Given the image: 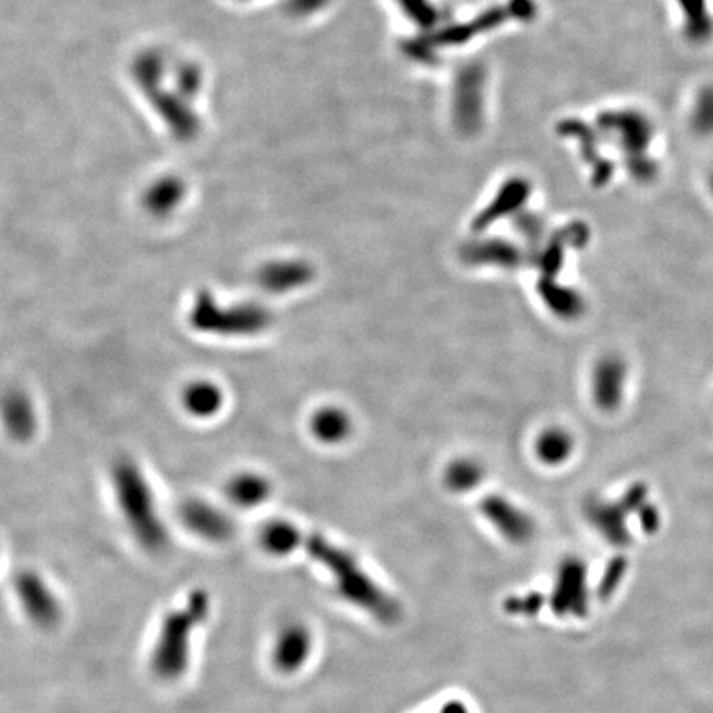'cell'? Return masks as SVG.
Masks as SVG:
<instances>
[{
	"label": "cell",
	"mask_w": 713,
	"mask_h": 713,
	"mask_svg": "<svg viewBox=\"0 0 713 713\" xmlns=\"http://www.w3.org/2000/svg\"><path fill=\"white\" fill-rule=\"evenodd\" d=\"M303 547L309 557L331 575L342 600L370 614L378 623H397L402 613L398 601L365 572L354 553L321 534L304 537Z\"/></svg>",
	"instance_id": "1"
},
{
	"label": "cell",
	"mask_w": 713,
	"mask_h": 713,
	"mask_svg": "<svg viewBox=\"0 0 713 713\" xmlns=\"http://www.w3.org/2000/svg\"><path fill=\"white\" fill-rule=\"evenodd\" d=\"M210 613V595L199 588L162 618L149 654V667L156 679L175 682L187 674L194 654L195 636L207 623Z\"/></svg>",
	"instance_id": "2"
},
{
	"label": "cell",
	"mask_w": 713,
	"mask_h": 713,
	"mask_svg": "<svg viewBox=\"0 0 713 713\" xmlns=\"http://www.w3.org/2000/svg\"><path fill=\"white\" fill-rule=\"evenodd\" d=\"M111 486L119 515L142 550L161 553L170 534L152 491L151 482L133 459H119L111 469Z\"/></svg>",
	"instance_id": "3"
},
{
	"label": "cell",
	"mask_w": 713,
	"mask_h": 713,
	"mask_svg": "<svg viewBox=\"0 0 713 713\" xmlns=\"http://www.w3.org/2000/svg\"><path fill=\"white\" fill-rule=\"evenodd\" d=\"M189 324L207 336L255 337L270 329L273 314L260 303H220L212 291L204 289L195 294Z\"/></svg>",
	"instance_id": "4"
},
{
	"label": "cell",
	"mask_w": 713,
	"mask_h": 713,
	"mask_svg": "<svg viewBox=\"0 0 713 713\" xmlns=\"http://www.w3.org/2000/svg\"><path fill=\"white\" fill-rule=\"evenodd\" d=\"M14 595L25 618L38 629L50 631L62 623L65 610L60 596L50 581L35 570H24L15 577Z\"/></svg>",
	"instance_id": "5"
},
{
	"label": "cell",
	"mask_w": 713,
	"mask_h": 713,
	"mask_svg": "<svg viewBox=\"0 0 713 713\" xmlns=\"http://www.w3.org/2000/svg\"><path fill=\"white\" fill-rule=\"evenodd\" d=\"M644 487L634 486L624 494L618 502L600 501L593 499L585 507V514L591 524L614 545L626 544L628 530H626V514L643 506L646 499Z\"/></svg>",
	"instance_id": "6"
},
{
	"label": "cell",
	"mask_w": 713,
	"mask_h": 713,
	"mask_svg": "<svg viewBox=\"0 0 713 713\" xmlns=\"http://www.w3.org/2000/svg\"><path fill=\"white\" fill-rule=\"evenodd\" d=\"M314 651V636L307 624L289 621L274 634L271 643V664L279 674L293 676L301 671Z\"/></svg>",
	"instance_id": "7"
},
{
	"label": "cell",
	"mask_w": 713,
	"mask_h": 713,
	"mask_svg": "<svg viewBox=\"0 0 713 713\" xmlns=\"http://www.w3.org/2000/svg\"><path fill=\"white\" fill-rule=\"evenodd\" d=\"M482 517L494 527L497 534L504 537L509 544H529L535 535V520L529 512L520 509L507 497L486 496L479 504Z\"/></svg>",
	"instance_id": "8"
},
{
	"label": "cell",
	"mask_w": 713,
	"mask_h": 713,
	"mask_svg": "<svg viewBox=\"0 0 713 713\" xmlns=\"http://www.w3.org/2000/svg\"><path fill=\"white\" fill-rule=\"evenodd\" d=\"M585 563L567 558L560 563L553 583L550 606L558 616H585L588 610Z\"/></svg>",
	"instance_id": "9"
},
{
	"label": "cell",
	"mask_w": 713,
	"mask_h": 713,
	"mask_svg": "<svg viewBox=\"0 0 713 713\" xmlns=\"http://www.w3.org/2000/svg\"><path fill=\"white\" fill-rule=\"evenodd\" d=\"M179 515L185 529L208 544H223L235 532L232 517L212 502L202 499L184 502Z\"/></svg>",
	"instance_id": "10"
},
{
	"label": "cell",
	"mask_w": 713,
	"mask_h": 713,
	"mask_svg": "<svg viewBox=\"0 0 713 713\" xmlns=\"http://www.w3.org/2000/svg\"><path fill=\"white\" fill-rule=\"evenodd\" d=\"M628 383V367L618 355H606L598 360L591 374V397L601 411L618 410L624 400Z\"/></svg>",
	"instance_id": "11"
},
{
	"label": "cell",
	"mask_w": 713,
	"mask_h": 713,
	"mask_svg": "<svg viewBox=\"0 0 713 713\" xmlns=\"http://www.w3.org/2000/svg\"><path fill=\"white\" fill-rule=\"evenodd\" d=\"M0 425L17 443H27L37 435L38 413L29 393L12 388L0 397Z\"/></svg>",
	"instance_id": "12"
},
{
	"label": "cell",
	"mask_w": 713,
	"mask_h": 713,
	"mask_svg": "<svg viewBox=\"0 0 713 713\" xmlns=\"http://www.w3.org/2000/svg\"><path fill=\"white\" fill-rule=\"evenodd\" d=\"M316 271L304 260H273L261 266L256 273V283L265 293L273 296L294 293L312 283Z\"/></svg>",
	"instance_id": "13"
},
{
	"label": "cell",
	"mask_w": 713,
	"mask_h": 713,
	"mask_svg": "<svg viewBox=\"0 0 713 713\" xmlns=\"http://www.w3.org/2000/svg\"><path fill=\"white\" fill-rule=\"evenodd\" d=\"M463 260L473 266H494L502 270H517L524 265V251L501 238L469 241L461 251Z\"/></svg>",
	"instance_id": "14"
},
{
	"label": "cell",
	"mask_w": 713,
	"mask_h": 713,
	"mask_svg": "<svg viewBox=\"0 0 713 713\" xmlns=\"http://www.w3.org/2000/svg\"><path fill=\"white\" fill-rule=\"evenodd\" d=\"M180 403L190 416L208 420L217 416L225 407V393L222 387L212 380L199 378L185 385L180 393Z\"/></svg>",
	"instance_id": "15"
},
{
	"label": "cell",
	"mask_w": 713,
	"mask_h": 713,
	"mask_svg": "<svg viewBox=\"0 0 713 713\" xmlns=\"http://www.w3.org/2000/svg\"><path fill=\"white\" fill-rule=\"evenodd\" d=\"M530 185L524 180H510L507 182L499 194L496 195V199L492 200L491 205H487L484 210H482L477 218H474L473 230L474 232H484L486 228L491 227L492 223L501 220V218L507 217V215H512V213L519 212L522 205L525 204V200L529 197Z\"/></svg>",
	"instance_id": "16"
},
{
	"label": "cell",
	"mask_w": 713,
	"mask_h": 713,
	"mask_svg": "<svg viewBox=\"0 0 713 713\" xmlns=\"http://www.w3.org/2000/svg\"><path fill=\"white\" fill-rule=\"evenodd\" d=\"M539 296L552 314L563 321H575L586 309L583 294L577 289L560 284L557 278H540L537 284Z\"/></svg>",
	"instance_id": "17"
},
{
	"label": "cell",
	"mask_w": 713,
	"mask_h": 713,
	"mask_svg": "<svg viewBox=\"0 0 713 713\" xmlns=\"http://www.w3.org/2000/svg\"><path fill=\"white\" fill-rule=\"evenodd\" d=\"M309 430L319 443L337 446L349 440L354 431V421L342 408L327 405L312 413Z\"/></svg>",
	"instance_id": "18"
},
{
	"label": "cell",
	"mask_w": 713,
	"mask_h": 713,
	"mask_svg": "<svg viewBox=\"0 0 713 713\" xmlns=\"http://www.w3.org/2000/svg\"><path fill=\"white\" fill-rule=\"evenodd\" d=\"M271 492H273V486H271L270 479L263 474L251 473V471L235 474L228 481L227 489H225L228 501L240 509H256V507L263 506L270 499Z\"/></svg>",
	"instance_id": "19"
},
{
	"label": "cell",
	"mask_w": 713,
	"mask_h": 713,
	"mask_svg": "<svg viewBox=\"0 0 713 713\" xmlns=\"http://www.w3.org/2000/svg\"><path fill=\"white\" fill-rule=\"evenodd\" d=\"M258 542L266 555L284 558L303 547L304 534L293 522L283 519L271 520L261 527Z\"/></svg>",
	"instance_id": "20"
},
{
	"label": "cell",
	"mask_w": 713,
	"mask_h": 713,
	"mask_svg": "<svg viewBox=\"0 0 713 713\" xmlns=\"http://www.w3.org/2000/svg\"><path fill=\"white\" fill-rule=\"evenodd\" d=\"M534 451L537 459L545 466H562L572 458L575 440L572 433L563 428H547L535 440Z\"/></svg>",
	"instance_id": "21"
},
{
	"label": "cell",
	"mask_w": 713,
	"mask_h": 713,
	"mask_svg": "<svg viewBox=\"0 0 713 713\" xmlns=\"http://www.w3.org/2000/svg\"><path fill=\"white\" fill-rule=\"evenodd\" d=\"M484 468L473 458L453 459L443 474L444 486L454 494H468L481 486Z\"/></svg>",
	"instance_id": "22"
},
{
	"label": "cell",
	"mask_w": 713,
	"mask_h": 713,
	"mask_svg": "<svg viewBox=\"0 0 713 713\" xmlns=\"http://www.w3.org/2000/svg\"><path fill=\"white\" fill-rule=\"evenodd\" d=\"M545 605L544 596L540 593H527L524 596H514L506 601V610L512 614H522V616H534L542 610Z\"/></svg>",
	"instance_id": "23"
},
{
	"label": "cell",
	"mask_w": 713,
	"mask_h": 713,
	"mask_svg": "<svg viewBox=\"0 0 713 713\" xmlns=\"http://www.w3.org/2000/svg\"><path fill=\"white\" fill-rule=\"evenodd\" d=\"M517 230H519L520 235H522L525 240L530 241V243H539V241L544 238V220H542L539 215L527 213V215L519 217Z\"/></svg>",
	"instance_id": "24"
},
{
	"label": "cell",
	"mask_w": 713,
	"mask_h": 713,
	"mask_svg": "<svg viewBox=\"0 0 713 713\" xmlns=\"http://www.w3.org/2000/svg\"><path fill=\"white\" fill-rule=\"evenodd\" d=\"M438 713H471V710H469L468 705L464 704L463 700L453 699L444 702Z\"/></svg>",
	"instance_id": "25"
},
{
	"label": "cell",
	"mask_w": 713,
	"mask_h": 713,
	"mask_svg": "<svg viewBox=\"0 0 713 713\" xmlns=\"http://www.w3.org/2000/svg\"><path fill=\"white\" fill-rule=\"evenodd\" d=\"M712 189H713V180H712Z\"/></svg>",
	"instance_id": "26"
}]
</instances>
